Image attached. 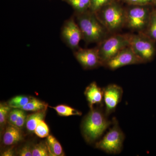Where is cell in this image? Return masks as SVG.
<instances>
[{"mask_svg": "<svg viewBox=\"0 0 156 156\" xmlns=\"http://www.w3.org/2000/svg\"><path fill=\"white\" fill-rule=\"evenodd\" d=\"M103 107L91 108L82 123L83 135L87 142L90 143L100 138L112 124V121L108 119Z\"/></svg>", "mask_w": 156, "mask_h": 156, "instance_id": "cell-1", "label": "cell"}, {"mask_svg": "<svg viewBox=\"0 0 156 156\" xmlns=\"http://www.w3.org/2000/svg\"><path fill=\"white\" fill-rule=\"evenodd\" d=\"M75 15L83 39L86 43L99 44L106 39L108 31L95 13L89 10L83 13H76Z\"/></svg>", "mask_w": 156, "mask_h": 156, "instance_id": "cell-2", "label": "cell"}, {"mask_svg": "<svg viewBox=\"0 0 156 156\" xmlns=\"http://www.w3.org/2000/svg\"><path fill=\"white\" fill-rule=\"evenodd\" d=\"M95 14L109 33L119 30L125 26L126 9L116 1L105 6Z\"/></svg>", "mask_w": 156, "mask_h": 156, "instance_id": "cell-3", "label": "cell"}, {"mask_svg": "<svg viewBox=\"0 0 156 156\" xmlns=\"http://www.w3.org/2000/svg\"><path fill=\"white\" fill-rule=\"evenodd\" d=\"M112 121L111 128L102 139L96 143L95 147L106 153L117 154L122 150L125 135L116 119L113 118Z\"/></svg>", "mask_w": 156, "mask_h": 156, "instance_id": "cell-4", "label": "cell"}, {"mask_svg": "<svg viewBox=\"0 0 156 156\" xmlns=\"http://www.w3.org/2000/svg\"><path fill=\"white\" fill-rule=\"evenodd\" d=\"M129 46L128 34L115 35L99 43L97 48L102 66Z\"/></svg>", "mask_w": 156, "mask_h": 156, "instance_id": "cell-5", "label": "cell"}, {"mask_svg": "<svg viewBox=\"0 0 156 156\" xmlns=\"http://www.w3.org/2000/svg\"><path fill=\"white\" fill-rule=\"evenodd\" d=\"M129 47L144 63L151 61L156 54L154 42L145 34H128Z\"/></svg>", "mask_w": 156, "mask_h": 156, "instance_id": "cell-6", "label": "cell"}, {"mask_svg": "<svg viewBox=\"0 0 156 156\" xmlns=\"http://www.w3.org/2000/svg\"><path fill=\"white\" fill-rule=\"evenodd\" d=\"M148 5H130L126 9L125 26L138 32H144L149 22L151 13Z\"/></svg>", "mask_w": 156, "mask_h": 156, "instance_id": "cell-7", "label": "cell"}, {"mask_svg": "<svg viewBox=\"0 0 156 156\" xmlns=\"http://www.w3.org/2000/svg\"><path fill=\"white\" fill-rule=\"evenodd\" d=\"M61 37L70 49L73 50L79 49L83 35L80 29L73 17H71L65 22L61 29Z\"/></svg>", "mask_w": 156, "mask_h": 156, "instance_id": "cell-8", "label": "cell"}, {"mask_svg": "<svg viewBox=\"0 0 156 156\" xmlns=\"http://www.w3.org/2000/svg\"><path fill=\"white\" fill-rule=\"evenodd\" d=\"M144 63L138 57L129 46L124 48L116 56L110 59L105 64V67L112 70L120 68L131 65Z\"/></svg>", "mask_w": 156, "mask_h": 156, "instance_id": "cell-9", "label": "cell"}, {"mask_svg": "<svg viewBox=\"0 0 156 156\" xmlns=\"http://www.w3.org/2000/svg\"><path fill=\"white\" fill-rule=\"evenodd\" d=\"M104 105L107 116L115 111L122 98V88L115 84H111L103 88Z\"/></svg>", "mask_w": 156, "mask_h": 156, "instance_id": "cell-10", "label": "cell"}, {"mask_svg": "<svg viewBox=\"0 0 156 156\" xmlns=\"http://www.w3.org/2000/svg\"><path fill=\"white\" fill-rule=\"evenodd\" d=\"M74 56L86 69H93L102 66L97 48L92 49H78L75 51Z\"/></svg>", "mask_w": 156, "mask_h": 156, "instance_id": "cell-11", "label": "cell"}, {"mask_svg": "<svg viewBox=\"0 0 156 156\" xmlns=\"http://www.w3.org/2000/svg\"><path fill=\"white\" fill-rule=\"evenodd\" d=\"M85 95L90 108H94L95 105L104 106L103 89L98 87L95 82L91 83L87 87L85 90Z\"/></svg>", "mask_w": 156, "mask_h": 156, "instance_id": "cell-12", "label": "cell"}, {"mask_svg": "<svg viewBox=\"0 0 156 156\" xmlns=\"http://www.w3.org/2000/svg\"><path fill=\"white\" fill-rule=\"evenodd\" d=\"M19 128L9 124L6 128L3 137V142L7 146L14 145L22 139V134Z\"/></svg>", "mask_w": 156, "mask_h": 156, "instance_id": "cell-13", "label": "cell"}, {"mask_svg": "<svg viewBox=\"0 0 156 156\" xmlns=\"http://www.w3.org/2000/svg\"><path fill=\"white\" fill-rule=\"evenodd\" d=\"M46 111L36 112L27 117L26 126L29 132H33L36 128L39 121L44 120L46 115Z\"/></svg>", "mask_w": 156, "mask_h": 156, "instance_id": "cell-14", "label": "cell"}, {"mask_svg": "<svg viewBox=\"0 0 156 156\" xmlns=\"http://www.w3.org/2000/svg\"><path fill=\"white\" fill-rule=\"evenodd\" d=\"M49 149L50 156H61L64 155L63 150L61 144L54 136L49 135L46 141Z\"/></svg>", "mask_w": 156, "mask_h": 156, "instance_id": "cell-15", "label": "cell"}, {"mask_svg": "<svg viewBox=\"0 0 156 156\" xmlns=\"http://www.w3.org/2000/svg\"><path fill=\"white\" fill-rule=\"evenodd\" d=\"M48 105L36 98H31L30 100L20 109L26 111L38 112L46 110Z\"/></svg>", "mask_w": 156, "mask_h": 156, "instance_id": "cell-16", "label": "cell"}, {"mask_svg": "<svg viewBox=\"0 0 156 156\" xmlns=\"http://www.w3.org/2000/svg\"><path fill=\"white\" fill-rule=\"evenodd\" d=\"M73 8L76 13H82L89 11L91 0H64Z\"/></svg>", "mask_w": 156, "mask_h": 156, "instance_id": "cell-17", "label": "cell"}, {"mask_svg": "<svg viewBox=\"0 0 156 156\" xmlns=\"http://www.w3.org/2000/svg\"><path fill=\"white\" fill-rule=\"evenodd\" d=\"M52 108L56 111L59 115L61 116H80L82 114L81 112L79 111L76 109L73 108L71 107L64 105H57L56 106Z\"/></svg>", "mask_w": 156, "mask_h": 156, "instance_id": "cell-18", "label": "cell"}, {"mask_svg": "<svg viewBox=\"0 0 156 156\" xmlns=\"http://www.w3.org/2000/svg\"><path fill=\"white\" fill-rule=\"evenodd\" d=\"M147 36L154 41H156V12L155 11L151 13L149 22L146 29L144 32Z\"/></svg>", "mask_w": 156, "mask_h": 156, "instance_id": "cell-19", "label": "cell"}, {"mask_svg": "<svg viewBox=\"0 0 156 156\" xmlns=\"http://www.w3.org/2000/svg\"><path fill=\"white\" fill-rule=\"evenodd\" d=\"M31 98L25 95H18L11 98L8 102V105L13 108L20 109L26 105Z\"/></svg>", "mask_w": 156, "mask_h": 156, "instance_id": "cell-20", "label": "cell"}, {"mask_svg": "<svg viewBox=\"0 0 156 156\" xmlns=\"http://www.w3.org/2000/svg\"><path fill=\"white\" fill-rule=\"evenodd\" d=\"M34 132L36 135L40 138H44L49 136L50 130L44 120H41L39 121Z\"/></svg>", "mask_w": 156, "mask_h": 156, "instance_id": "cell-21", "label": "cell"}, {"mask_svg": "<svg viewBox=\"0 0 156 156\" xmlns=\"http://www.w3.org/2000/svg\"><path fill=\"white\" fill-rule=\"evenodd\" d=\"M33 156H50L47 143H40L34 146L32 148Z\"/></svg>", "mask_w": 156, "mask_h": 156, "instance_id": "cell-22", "label": "cell"}, {"mask_svg": "<svg viewBox=\"0 0 156 156\" xmlns=\"http://www.w3.org/2000/svg\"><path fill=\"white\" fill-rule=\"evenodd\" d=\"M116 0H91L90 10L94 13H97L104 7Z\"/></svg>", "mask_w": 156, "mask_h": 156, "instance_id": "cell-23", "label": "cell"}, {"mask_svg": "<svg viewBox=\"0 0 156 156\" xmlns=\"http://www.w3.org/2000/svg\"><path fill=\"white\" fill-rule=\"evenodd\" d=\"M11 107L8 105L1 103L0 105V125L1 127L6 124L8 120L9 114L11 111Z\"/></svg>", "mask_w": 156, "mask_h": 156, "instance_id": "cell-24", "label": "cell"}, {"mask_svg": "<svg viewBox=\"0 0 156 156\" xmlns=\"http://www.w3.org/2000/svg\"><path fill=\"white\" fill-rule=\"evenodd\" d=\"M130 5H149L155 4V0H121Z\"/></svg>", "mask_w": 156, "mask_h": 156, "instance_id": "cell-25", "label": "cell"}, {"mask_svg": "<svg viewBox=\"0 0 156 156\" xmlns=\"http://www.w3.org/2000/svg\"><path fill=\"white\" fill-rule=\"evenodd\" d=\"M26 119L27 115L25 112H24V110L21 109L19 115L18 116V118L16 122L14 124V126L19 128V129H21L23 128L24 124H26Z\"/></svg>", "mask_w": 156, "mask_h": 156, "instance_id": "cell-26", "label": "cell"}, {"mask_svg": "<svg viewBox=\"0 0 156 156\" xmlns=\"http://www.w3.org/2000/svg\"><path fill=\"white\" fill-rule=\"evenodd\" d=\"M21 109L19 108H13L12 110L11 111L9 112V117H8V121L9 124L11 125H14V124L17 121L18 116L20 113Z\"/></svg>", "mask_w": 156, "mask_h": 156, "instance_id": "cell-27", "label": "cell"}, {"mask_svg": "<svg viewBox=\"0 0 156 156\" xmlns=\"http://www.w3.org/2000/svg\"><path fill=\"white\" fill-rule=\"evenodd\" d=\"M19 155L20 156H33L32 148L29 145H26L20 150Z\"/></svg>", "mask_w": 156, "mask_h": 156, "instance_id": "cell-28", "label": "cell"}, {"mask_svg": "<svg viewBox=\"0 0 156 156\" xmlns=\"http://www.w3.org/2000/svg\"><path fill=\"white\" fill-rule=\"evenodd\" d=\"M14 151L12 148L8 149L7 150L5 151L1 155L2 156H14Z\"/></svg>", "mask_w": 156, "mask_h": 156, "instance_id": "cell-29", "label": "cell"}, {"mask_svg": "<svg viewBox=\"0 0 156 156\" xmlns=\"http://www.w3.org/2000/svg\"><path fill=\"white\" fill-rule=\"evenodd\" d=\"M155 4H156V0H155Z\"/></svg>", "mask_w": 156, "mask_h": 156, "instance_id": "cell-30", "label": "cell"}, {"mask_svg": "<svg viewBox=\"0 0 156 156\" xmlns=\"http://www.w3.org/2000/svg\"><path fill=\"white\" fill-rule=\"evenodd\" d=\"M155 12H156V9H155Z\"/></svg>", "mask_w": 156, "mask_h": 156, "instance_id": "cell-31", "label": "cell"}]
</instances>
